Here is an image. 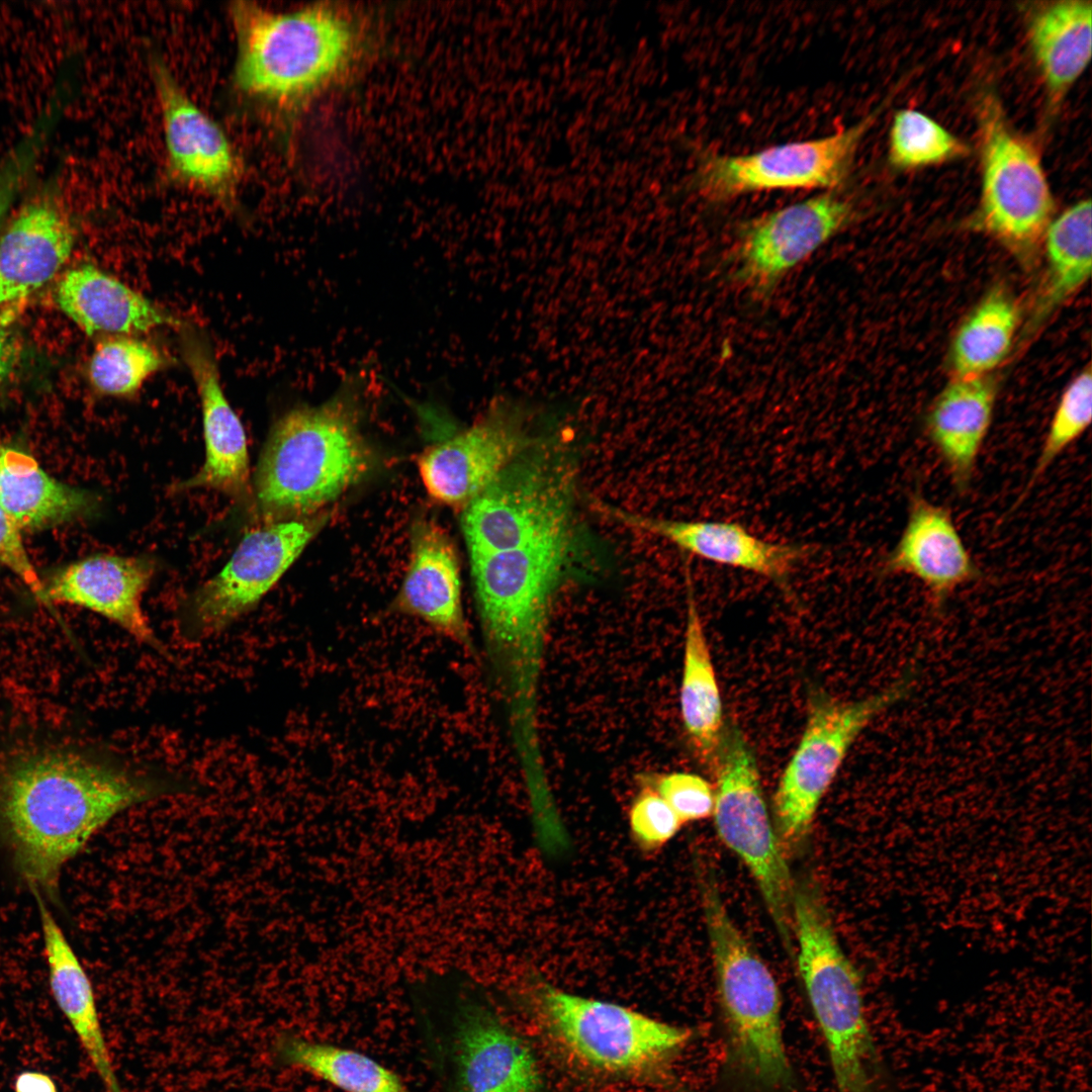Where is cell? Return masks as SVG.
<instances>
[{
    "instance_id": "1",
    "label": "cell",
    "mask_w": 1092,
    "mask_h": 1092,
    "mask_svg": "<svg viewBox=\"0 0 1092 1092\" xmlns=\"http://www.w3.org/2000/svg\"><path fill=\"white\" fill-rule=\"evenodd\" d=\"M167 770L68 749H39L0 772V827L32 890L54 895L64 866L124 810L183 791Z\"/></svg>"
},
{
    "instance_id": "2",
    "label": "cell",
    "mask_w": 1092,
    "mask_h": 1092,
    "mask_svg": "<svg viewBox=\"0 0 1092 1092\" xmlns=\"http://www.w3.org/2000/svg\"><path fill=\"white\" fill-rule=\"evenodd\" d=\"M356 379L318 405H300L273 425L254 478L266 522L306 518L366 473L369 450L359 429Z\"/></svg>"
},
{
    "instance_id": "3",
    "label": "cell",
    "mask_w": 1092,
    "mask_h": 1092,
    "mask_svg": "<svg viewBox=\"0 0 1092 1092\" xmlns=\"http://www.w3.org/2000/svg\"><path fill=\"white\" fill-rule=\"evenodd\" d=\"M236 37L233 88L256 105L285 106L330 81L354 47L353 28L338 10L277 12L249 1L228 8Z\"/></svg>"
},
{
    "instance_id": "4",
    "label": "cell",
    "mask_w": 1092,
    "mask_h": 1092,
    "mask_svg": "<svg viewBox=\"0 0 1092 1092\" xmlns=\"http://www.w3.org/2000/svg\"><path fill=\"white\" fill-rule=\"evenodd\" d=\"M712 874L700 883L728 1067L757 1090L791 1091L795 1076L783 1038L780 988L729 915Z\"/></svg>"
},
{
    "instance_id": "5",
    "label": "cell",
    "mask_w": 1092,
    "mask_h": 1092,
    "mask_svg": "<svg viewBox=\"0 0 1092 1092\" xmlns=\"http://www.w3.org/2000/svg\"><path fill=\"white\" fill-rule=\"evenodd\" d=\"M792 928L797 966L836 1092H875L878 1058L861 978L840 946L821 893L811 881L794 884Z\"/></svg>"
},
{
    "instance_id": "6",
    "label": "cell",
    "mask_w": 1092,
    "mask_h": 1092,
    "mask_svg": "<svg viewBox=\"0 0 1092 1092\" xmlns=\"http://www.w3.org/2000/svg\"><path fill=\"white\" fill-rule=\"evenodd\" d=\"M576 468L557 438H538L461 510L470 556L529 546L574 531Z\"/></svg>"
},
{
    "instance_id": "7",
    "label": "cell",
    "mask_w": 1092,
    "mask_h": 1092,
    "mask_svg": "<svg viewBox=\"0 0 1092 1092\" xmlns=\"http://www.w3.org/2000/svg\"><path fill=\"white\" fill-rule=\"evenodd\" d=\"M531 1002L552 1037L575 1060L616 1076L663 1071L693 1037L670 1024L617 1003L579 996L539 981Z\"/></svg>"
},
{
    "instance_id": "8",
    "label": "cell",
    "mask_w": 1092,
    "mask_h": 1092,
    "mask_svg": "<svg viewBox=\"0 0 1092 1092\" xmlns=\"http://www.w3.org/2000/svg\"><path fill=\"white\" fill-rule=\"evenodd\" d=\"M714 771L717 834L750 872L787 950L794 954V883L769 818L755 754L734 723L724 726Z\"/></svg>"
},
{
    "instance_id": "9",
    "label": "cell",
    "mask_w": 1092,
    "mask_h": 1092,
    "mask_svg": "<svg viewBox=\"0 0 1092 1092\" xmlns=\"http://www.w3.org/2000/svg\"><path fill=\"white\" fill-rule=\"evenodd\" d=\"M915 681L916 672L911 669L889 689L853 702L817 690L810 693L805 729L774 796L783 840L798 841L809 831L854 740L877 715L907 698Z\"/></svg>"
},
{
    "instance_id": "10",
    "label": "cell",
    "mask_w": 1092,
    "mask_h": 1092,
    "mask_svg": "<svg viewBox=\"0 0 1092 1092\" xmlns=\"http://www.w3.org/2000/svg\"><path fill=\"white\" fill-rule=\"evenodd\" d=\"M982 189L973 225L1019 256L1042 242L1054 198L1035 148L1011 128L997 97L978 102Z\"/></svg>"
},
{
    "instance_id": "11",
    "label": "cell",
    "mask_w": 1092,
    "mask_h": 1092,
    "mask_svg": "<svg viewBox=\"0 0 1092 1092\" xmlns=\"http://www.w3.org/2000/svg\"><path fill=\"white\" fill-rule=\"evenodd\" d=\"M883 108L884 104L858 122L822 138L744 155H707L696 170V189L713 202L759 191L836 189L847 178L862 138Z\"/></svg>"
},
{
    "instance_id": "12",
    "label": "cell",
    "mask_w": 1092,
    "mask_h": 1092,
    "mask_svg": "<svg viewBox=\"0 0 1092 1092\" xmlns=\"http://www.w3.org/2000/svg\"><path fill=\"white\" fill-rule=\"evenodd\" d=\"M326 517L268 522L248 532L224 567L183 604L181 635L200 641L252 611L325 525Z\"/></svg>"
},
{
    "instance_id": "13",
    "label": "cell",
    "mask_w": 1092,
    "mask_h": 1092,
    "mask_svg": "<svg viewBox=\"0 0 1092 1092\" xmlns=\"http://www.w3.org/2000/svg\"><path fill=\"white\" fill-rule=\"evenodd\" d=\"M149 66L162 118L166 179L236 211L243 166L231 140L160 57L153 56Z\"/></svg>"
},
{
    "instance_id": "14",
    "label": "cell",
    "mask_w": 1092,
    "mask_h": 1092,
    "mask_svg": "<svg viewBox=\"0 0 1092 1092\" xmlns=\"http://www.w3.org/2000/svg\"><path fill=\"white\" fill-rule=\"evenodd\" d=\"M857 212L852 198L833 189L749 220L738 239V277L757 295L768 296L790 269Z\"/></svg>"
},
{
    "instance_id": "15",
    "label": "cell",
    "mask_w": 1092,
    "mask_h": 1092,
    "mask_svg": "<svg viewBox=\"0 0 1092 1092\" xmlns=\"http://www.w3.org/2000/svg\"><path fill=\"white\" fill-rule=\"evenodd\" d=\"M528 415L495 404L467 429L428 447L418 470L428 494L462 510L520 452L535 442Z\"/></svg>"
},
{
    "instance_id": "16",
    "label": "cell",
    "mask_w": 1092,
    "mask_h": 1092,
    "mask_svg": "<svg viewBox=\"0 0 1092 1092\" xmlns=\"http://www.w3.org/2000/svg\"><path fill=\"white\" fill-rule=\"evenodd\" d=\"M879 574L914 577L926 589L931 609L939 614L959 587L980 580L983 571L966 546L950 509L915 489L908 494L905 526L879 564Z\"/></svg>"
},
{
    "instance_id": "17",
    "label": "cell",
    "mask_w": 1092,
    "mask_h": 1092,
    "mask_svg": "<svg viewBox=\"0 0 1092 1092\" xmlns=\"http://www.w3.org/2000/svg\"><path fill=\"white\" fill-rule=\"evenodd\" d=\"M460 995L453 1016L455 1092H540L529 1045L487 1006Z\"/></svg>"
},
{
    "instance_id": "18",
    "label": "cell",
    "mask_w": 1092,
    "mask_h": 1092,
    "mask_svg": "<svg viewBox=\"0 0 1092 1092\" xmlns=\"http://www.w3.org/2000/svg\"><path fill=\"white\" fill-rule=\"evenodd\" d=\"M58 186L49 181L38 187L0 237V306L28 297L71 255L75 232Z\"/></svg>"
},
{
    "instance_id": "19",
    "label": "cell",
    "mask_w": 1092,
    "mask_h": 1092,
    "mask_svg": "<svg viewBox=\"0 0 1092 1092\" xmlns=\"http://www.w3.org/2000/svg\"><path fill=\"white\" fill-rule=\"evenodd\" d=\"M154 568V563L145 557L89 556L70 563L43 583L44 603L90 610L115 623L142 644L165 653L166 647L142 607Z\"/></svg>"
},
{
    "instance_id": "20",
    "label": "cell",
    "mask_w": 1092,
    "mask_h": 1092,
    "mask_svg": "<svg viewBox=\"0 0 1092 1092\" xmlns=\"http://www.w3.org/2000/svg\"><path fill=\"white\" fill-rule=\"evenodd\" d=\"M180 332L181 353L201 403L205 460L200 470L181 482L179 488H207L240 497L249 488L245 429L223 392L209 341L191 327H183Z\"/></svg>"
},
{
    "instance_id": "21",
    "label": "cell",
    "mask_w": 1092,
    "mask_h": 1092,
    "mask_svg": "<svg viewBox=\"0 0 1092 1092\" xmlns=\"http://www.w3.org/2000/svg\"><path fill=\"white\" fill-rule=\"evenodd\" d=\"M408 565L390 608L416 618L452 642L471 650L465 619L459 561L445 529L421 518L411 529Z\"/></svg>"
},
{
    "instance_id": "22",
    "label": "cell",
    "mask_w": 1092,
    "mask_h": 1092,
    "mask_svg": "<svg viewBox=\"0 0 1092 1092\" xmlns=\"http://www.w3.org/2000/svg\"><path fill=\"white\" fill-rule=\"evenodd\" d=\"M595 508L625 525L664 538L687 553L761 575L786 594L791 592L793 568L810 553L808 546L762 540L738 523L644 517L601 502H596Z\"/></svg>"
},
{
    "instance_id": "23",
    "label": "cell",
    "mask_w": 1092,
    "mask_h": 1092,
    "mask_svg": "<svg viewBox=\"0 0 1092 1092\" xmlns=\"http://www.w3.org/2000/svg\"><path fill=\"white\" fill-rule=\"evenodd\" d=\"M997 397L998 383L992 374L952 377L923 416V435L961 495L972 485L979 455L993 423Z\"/></svg>"
},
{
    "instance_id": "24",
    "label": "cell",
    "mask_w": 1092,
    "mask_h": 1092,
    "mask_svg": "<svg viewBox=\"0 0 1092 1092\" xmlns=\"http://www.w3.org/2000/svg\"><path fill=\"white\" fill-rule=\"evenodd\" d=\"M61 310L88 335L131 336L180 321L117 278L87 264L66 273L57 287Z\"/></svg>"
},
{
    "instance_id": "25",
    "label": "cell",
    "mask_w": 1092,
    "mask_h": 1092,
    "mask_svg": "<svg viewBox=\"0 0 1092 1092\" xmlns=\"http://www.w3.org/2000/svg\"><path fill=\"white\" fill-rule=\"evenodd\" d=\"M36 898L55 1001L96 1070L105 1092H123L104 1039L91 982L51 911L38 895Z\"/></svg>"
},
{
    "instance_id": "26",
    "label": "cell",
    "mask_w": 1092,
    "mask_h": 1092,
    "mask_svg": "<svg viewBox=\"0 0 1092 1092\" xmlns=\"http://www.w3.org/2000/svg\"><path fill=\"white\" fill-rule=\"evenodd\" d=\"M687 621L679 688L680 716L696 757L714 769L724 729L722 701L714 664L695 599L688 561Z\"/></svg>"
},
{
    "instance_id": "27",
    "label": "cell",
    "mask_w": 1092,
    "mask_h": 1092,
    "mask_svg": "<svg viewBox=\"0 0 1092 1092\" xmlns=\"http://www.w3.org/2000/svg\"><path fill=\"white\" fill-rule=\"evenodd\" d=\"M95 504L91 493L57 480L30 455L0 445V507L20 530L39 531L70 522Z\"/></svg>"
},
{
    "instance_id": "28",
    "label": "cell",
    "mask_w": 1092,
    "mask_h": 1092,
    "mask_svg": "<svg viewBox=\"0 0 1092 1092\" xmlns=\"http://www.w3.org/2000/svg\"><path fill=\"white\" fill-rule=\"evenodd\" d=\"M1092 210L1090 199L1070 206L1049 224L1043 238L1044 270L1027 331L1051 317L1089 280L1092 270Z\"/></svg>"
},
{
    "instance_id": "29",
    "label": "cell",
    "mask_w": 1092,
    "mask_h": 1092,
    "mask_svg": "<svg viewBox=\"0 0 1092 1092\" xmlns=\"http://www.w3.org/2000/svg\"><path fill=\"white\" fill-rule=\"evenodd\" d=\"M1091 19V2L1069 0L1044 6L1030 20V46L1051 107L1062 101L1090 61Z\"/></svg>"
},
{
    "instance_id": "30",
    "label": "cell",
    "mask_w": 1092,
    "mask_h": 1092,
    "mask_svg": "<svg viewBox=\"0 0 1092 1092\" xmlns=\"http://www.w3.org/2000/svg\"><path fill=\"white\" fill-rule=\"evenodd\" d=\"M1021 310L1003 285L991 287L964 317L951 339L947 364L952 377L992 374L1008 357Z\"/></svg>"
},
{
    "instance_id": "31",
    "label": "cell",
    "mask_w": 1092,
    "mask_h": 1092,
    "mask_svg": "<svg viewBox=\"0 0 1092 1092\" xmlns=\"http://www.w3.org/2000/svg\"><path fill=\"white\" fill-rule=\"evenodd\" d=\"M277 1054L284 1063L344 1092H412L395 1072L356 1050L285 1035L277 1042Z\"/></svg>"
},
{
    "instance_id": "32",
    "label": "cell",
    "mask_w": 1092,
    "mask_h": 1092,
    "mask_svg": "<svg viewBox=\"0 0 1092 1092\" xmlns=\"http://www.w3.org/2000/svg\"><path fill=\"white\" fill-rule=\"evenodd\" d=\"M165 364V357L148 342L116 336L96 346L88 373L98 392L122 397L134 394Z\"/></svg>"
},
{
    "instance_id": "33",
    "label": "cell",
    "mask_w": 1092,
    "mask_h": 1092,
    "mask_svg": "<svg viewBox=\"0 0 1092 1092\" xmlns=\"http://www.w3.org/2000/svg\"><path fill=\"white\" fill-rule=\"evenodd\" d=\"M1092 417V371L1087 365L1063 390L1052 416L1036 462L1012 511L1028 496L1053 463L1089 428Z\"/></svg>"
},
{
    "instance_id": "34",
    "label": "cell",
    "mask_w": 1092,
    "mask_h": 1092,
    "mask_svg": "<svg viewBox=\"0 0 1092 1092\" xmlns=\"http://www.w3.org/2000/svg\"><path fill=\"white\" fill-rule=\"evenodd\" d=\"M889 160L899 169L938 164L967 153V147L922 112L898 111L890 128Z\"/></svg>"
},
{
    "instance_id": "35",
    "label": "cell",
    "mask_w": 1092,
    "mask_h": 1092,
    "mask_svg": "<svg viewBox=\"0 0 1092 1092\" xmlns=\"http://www.w3.org/2000/svg\"><path fill=\"white\" fill-rule=\"evenodd\" d=\"M64 113L60 102L46 101L32 122L0 158V225L34 174Z\"/></svg>"
},
{
    "instance_id": "36",
    "label": "cell",
    "mask_w": 1092,
    "mask_h": 1092,
    "mask_svg": "<svg viewBox=\"0 0 1092 1092\" xmlns=\"http://www.w3.org/2000/svg\"><path fill=\"white\" fill-rule=\"evenodd\" d=\"M640 789L631 802L628 823L633 841L647 852L655 851L670 841L684 823L648 784L638 781Z\"/></svg>"
},
{
    "instance_id": "37",
    "label": "cell",
    "mask_w": 1092,
    "mask_h": 1092,
    "mask_svg": "<svg viewBox=\"0 0 1092 1092\" xmlns=\"http://www.w3.org/2000/svg\"><path fill=\"white\" fill-rule=\"evenodd\" d=\"M638 780L652 787L684 824L713 815L715 791L709 782L699 775L686 771L645 772L640 775Z\"/></svg>"
},
{
    "instance_id": "38",
    "label": "cell",
    "mask_w": 1092,
    "mask_h": 1092,
    "mask_svg": "<svg viewBox=\"0 0 1092 1092\" xmlns=\"http://www.w3.org/2000/svg\"><path fill=\"white\" fill-rule=\"evenodd\" d=\"M0 562L18 575L44 603V584L31 563L21 538V530L0 507Z\"/></svg>"
},
{
    "instance_id": "39",
    "label": "cell",
    "mask_w": 1092,
    "mask_h": 1092,
    "mask_svg": "<svg viewBox=\"0 0 1092 1092\" xmlns=\"http://www.w3.org/2000/svg\"><path fill=\"white\" fill-rule=\"evenodd\" d=\"M14 1092H59L53 1078L39 1071H23L14 1081Z\"/></svg>"
},
{
    "instance_id": "40",
    "label": "cell",
    "mask_w": 1092,
    "mask_h": 1092,
    "mask_svg": "<svg viewBox=\"0 0 1092 1092\" xmlns=\"http://www.w3.org/2000/svg\"><path fill=\"white\" fill-rule=\"evenodd\" d=\"M15 361V342L10 333L0 324V382L10 373Z\"/></svg>"
}]
</instances>
